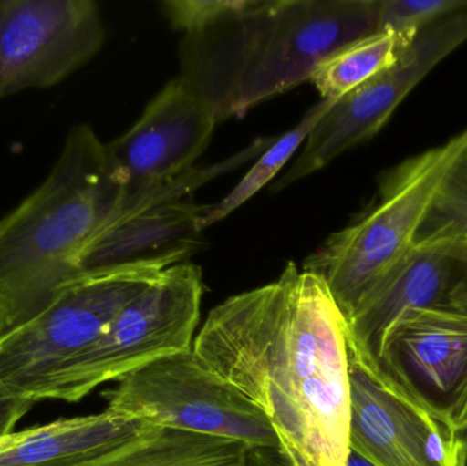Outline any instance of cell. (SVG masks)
Listing matches in <instances>:
<instances>
[{
    "label": "cell",
    "mask_w": 467,
    "mask_h": 466,
    "mask_svg": "<svg viewBox=\"0 0 467 466\" xmlns=\"http://www.w3.org/2000/svg\"><path fill=\"white\" fill-rule=\"evenodd\" d=\"M315 466H346L350 377L346 320L323 278L288 263L279 279L227 298L193 342Z\"/></svg>",
    "instance_id": "obj_1"
},
{
    "label": "cell",
    "mask_w": 467,
    "mask_h": 466,
    "mask_svg": "<svg viewBox=\"0 0 467 466\" xmlns=\"http://www.w3.org/2000/svg\"><path fill=\"white\" fill-rule=\"evenodd\" d=\"M379 7L380 0H229L218 18L183 35L180 78L218 123L242 118L378 32Z\"/></svg>",
    "instance_id": "obj_2"
},
{
    "label": "cell",
    "mask_w": 467,
    "mask_h": 466,
    "mask_svg": "<svg viewBox=\"0 0 467 466\" xmlns=\"http://www.w3.org/2000/svg\"><path fill=\"white\" fill-rule=\"evenodd\" d=\"M126 186L92 126L68 131L43 183L0 218V338L43 314L84 275Z\"/></svg>",
    "instance_id": "obj_3"
},
{
    "label": "cell",
    "mask_w": 467,
    "mask_h": 466,
    "mask_svg": "<svg viewBox=\"0 0 467 466\" xmlns=\"http://www.w3.org/2000/svg\"><path fill=\"white\" fill-rule=\"evenodd\" d=\"M466 147L467 128L395 167L381 181L378 202L305 260L302 270L324 279L345 320L410 254L441 181Z\"/></svg>",
    "instance_id": "obj_4"
},
{
    "label": "cell",
    "mask_w": 467,
    "mask_h": 466,
    "mask_svg": "<svg viewBox=\"0 0 467 466\" xmlns=\"http://www.w3.org/2000/svg\"><path fill=\"white\" fill-rule=\"evenodd\" d=\"M204 290L199 265L185 262L164 270L89 347L49 378L38 401L79 402L101 385L193 349Z\"/></svg>",
    "instance_id": "obj_5"
},
{
    "label": "cell",
    "mask_w": 467,
    "mask_h": 466,
    "mask_svg": "<svg viewBox=\"0 0 467 466\" xmlns=\"http://www.w3.org/2000/svg\"><path fill=\"white\" fill-rule=\"evenodd\" d=\"M103 397L106 410L123 418L279 451V435L265 413L205 367L193 349L126 375Z\"/></svg>",
    "instance_id": "obj_6"
},
{
    "label": "cell",
    "mask_w": 467,
    "mask_h": 466,
    "mask_svg": "<svg viewBox=\"0 0 467 466\" xmlns=\"http://www.w3.org/2000/svg\"><path fill=\"white\" fill-rule=\"evenodd\" d=\"M169 267L144 263L84 274L43 314L0 338V378L16 393L38 402L49 378L89 347Z\"/></svg>",
    "instance_id": "obj_7"
},
{
    "label": "cell",
    "mask_w": 467,
    "mask_h": 466,
    "mask_svg": "<svg viewBox=\"0 0 467 466\" xmlns=\"http://www.w3.org/2000/svg\"><path fill=\"white\" fill-rule=\"evenodd\" d=\"M369 372L460 434L467 427V309L409 312L387 337Z\"/></svg>",
    "instance_id": "obj_8"
},
{
    "label": "cell",
    "mask_w": 467,
    "mask_h": 466,
    "mask_svg": "<svg viewBox=\"0 0 467 466\" xmlns=\"http://www.w3.org/2000/svg\"><path fill=\"white\" fill-rule=\"evenodd\" d=\"M104 36L93 0H0V98L59 84L100 51Z\"/></svg>",
    "instance_id": "obj_9"
},
{
    "label": "cell",
    "mask_w": 467,
    "mask_h": 466,
    "mask_svg": "<svg viewBox=\"0 0 467 466\" xmlns=\"http://www.w3.org/2000/svg\"><path fill=\"white\" fill-rule=\"evenodd\" d=\"M466 41L467 10L421 30L392 67L327 111L307 137L294 170L309 177L375 137L409 93Z\"/></svg>",
    "instance_id": "obj_10"
},
{
    "label": "cell",
    "mask_w": 467,
    "mask_h": 466,
    "mask_svg": "<svg viewBox=\"0 0 467 466\" xmlns=\"http://www.w3.org/2000/svg\"><path fill=\"white\" fill-rule=\"evenodd\" d=\"M350 450L375 466H462L460 434L376 379L348 352Z\"/></svg>",
    "instance_id": "obj_11"
},
{
    "label": "cell",
    "mask_w": 467,
    "mask_h": 466,
    "mask_svg": "<svg viewBox=\"0 0 467 466\" xmlns=\"http://www.w3.org/2000/svg\"><path fill=\"white\" fill-rule=\"evenodd\" d=\"M218 120L180 78L170 81L125 134L107 144L125 182V196L141 193L193 169Z\"/></svg>",
    "instance_id": "obj_12"
},
{
    "label": "cell",
    "mask_w": 467,
    "mask_h": 466,
    "mask_svg": "<svg viewBox=\"0 0 467 466\" xmlns=\"http://www.w3.org/2000/svg\"><path fill=\"white\" fill-rule=\"evenodd\" d=\"M461 282L457 245L414 246L346 320L348 352L373 371L397 323L416 309L458 306Z\"/></svg>",
    "instance_id": "obj_13"
},
{
    "label": "cell",
    "mask_w": 467,
    "mask_h": 466,
    "mask_svg": "<svg viewBox=\"0 0 467 466\" xmlns=\"http://www.w3.org/2000/svg\"><path fill=\"white\" fill-rule=\"evenodd\" d=\"M205 208L207 205L183 199L147 205L117 219L89 246L82 271L188 262L204 243L200 219Z\"/></svg>",
    "instance_id": "obj_14"
},
{
    "label": "cell",
    "mask_w": 467,
    "mask_h": 466,
    "mask_svg": "<svg viewBox=\"0 0 467 466\" xmlns=\"http://www.w3.org/2000/svg\"><path fill=\"white\" fill-rule=\"evenodd\" d=\"M150 424L104 410L29 429V435L0 454V466H66L87 461L141 434Z\"/></svg>",
    "instance_id": "obj_15"
},
{
    "label": "cell",
    "mask_w": 467,
    "mask_h": 466,
    "mask_svg": "<svg viewBox=\"0 0 467 466\" xmlns=\"http://www.w3.org/2000/svg\"><path fill=\"white\" fill-rule=\"evenodd\" d=\"M66 466H260L244 443L148 426L141 434L87 461Z\"/></svg>",
    "instance_id": "obj_16"
},
{
    "label": "cell",
    "mask_w": 467,
    "mask_h": 466,
    "mask_svg": "<svg viewBox=\"0 0 467 466\" xmlns=\"http://www.w3.org/2000/svg\"><path fill=\"white\" fill-rule=\"evenodd\" d=\"M416 37L378 30L351 41L321 60L310 82L320 93L321 100H340L392 67Z\"/></svg>",
    "instance_id": "obj_17"
},
{
    "label": "cell",
    "mask_w": 467,
    "mask_h": 466,
    "mask_svg": "<svg viewBox=\"0 0 467 466\" xmlns=\"http://www.w3.org/2000/svg\"><path fill=\"white\" fill-rule=\"evenodd\" d=\"M337 100H320L307 109L301 120L287 133L277 136L276 140L258 156L254 166L239 181L238 185L216 204L207 205L200 219V229L204 232L208 227L223 221L238 210L242 204L249 202L264 186L268 185L283 167L293 158L302 142L306 141L318 120L327 114Z\"/></svg>",
    "instance_id": "obj_18"
},
{
    "label": "cell",
    "mask_w": 467,
    "mask_h": 466,
    "mask_svg": "<svg viewBox=\"0 0 467 466\" xmlns=\"http://www.w3.org/2000/svg\"><path fill=\"white\" fill-rule=\"evenodd\" d=\"M467 243V147L441 181L414 246Z\"/></svg>",
    "instance_id": "obj_19"
},
{
    "label": "cell",
    "mask_w": 467,
    "mask_h": 466,
    "mask_svg": "<svg viewBox=\"0 0 467 466\" xmlns=\"http://www.w3.org/2000/svg\"><path fill=\"white\" fill-rule=\"evenodd\" d=\"M467 10V0H380L378 30L419 35Z\"/></svg>",
    "instance_id": "obj_20"
},
{
    "label": "cell",
    "mask_w": 467,
    "mask_h": 466,
    "mask_svg": "<svg viewBox=\"0 0 467 466\" xmlns=\"http://www.w3.org/2000/svg\"><path fill=\"white\" fill-rule=\"evenodd\" d=\"M35 399L22 396L0 378V438L14 434L18 421L35 407Z\"/></svg>",
    "instance_id": "obj_21"
},
{
    "label": "cell",
    "mask_w": 467,
    "mask_h": 466,
    "mask_svg": "<svg viewBox=\"0 0 467 466\" xmlns=\"http://www.w3.org/2000/svg\"><path fill=\"white\" fill-rule=\"evenodd\" d=\"M279 457L285 466H315L296 446L291 445L287 440L279 438Z\"/></svg>",
    "instance_id": "obj_22"
},
{
    "label": "cell",
    "mask_w": 467,
    "mask_h": 466,
    "mask_svg": "<svg viewBox=\"0 0 467 466\" xmlns=\"http://www.w3.org/2000/svg\"><path fill=\"white\" fill-rule=\"evenodd\" d=\"M460 249L461 262H462V282L457 295V304L461 308L467 309V243H457Z\"/></svg>",
    "instance_id": "obj_23"
},
{
    "label": "cell",
    "mask_w": 467,
    "mask_h": 466,
    "mask_svg": "<svg viewBox=\"0 0 467 466\" xmlns=\"http://www.w3.org/2000/svg\"><path fill=\"white\" fill-rule=\"evenodd\" d=\"M27 435H29V429L24 430V431L14 432V434L8 435V437L0 438V454L16 448Z\"/></svg>",
    "instance_id": "obj_24"
},
{
    "label": "cell",
    "mask_w": 467,
    "mask_h": 466,
    "mask_svg": "<svg viewBox=\"0 0 467 466\" xmlns=\"http://www.w3.org/2000/svg\"><path fill=\"white\" fill-rule=\"evenodd\" d=\"M346 466H375L372 462L368 461L364 457L359 456L356 451L350 450L348 451V461H346Z\"/></svg>",
    "instance_id": "obj_25"
},
{
    "label": "cell",
    "mask_w": 467,
    "mask_h": 466,
    "mask_svg": "<svg viewBox=\"0 0 467 466\" xmlns=\"http://www.w3.org/2000/svg\"><path fill=\"white\" fill-rule=\"evenodd\" d=\"M461 442H462V466H467V427L460 432Z\"/></svg>",
    "instance_id": "obj_26"
},
{
    "label": "cell",
    "mask_w": 467,
    "mask_h": 466,
    "mask_svg": "<svg viewBox=\"0 0 467 466\" xmlns=\"http://www.w3.org/2000/svg\"><path fill=\"white\" fill-rule=\"evenodd\" d=\"M257 457H258V465H260V466H265V465H263V462H261V460H260V451H257Z\"/></svg>",
    "instance_id": "obj_27"
}]
</instances>
